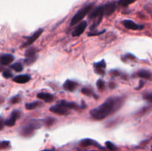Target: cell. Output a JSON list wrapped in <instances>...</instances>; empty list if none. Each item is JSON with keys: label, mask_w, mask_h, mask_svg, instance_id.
Listing matches in <instances>:
<instances>
[{"label": "cell", "mask_w": 152, "mask_h": 151, "mask_svg": "<svg viewBox=\"0 0 152 151\" xmlns=\"http://www.w3.org/2000/svg\"><path fill=\"white\" fill-rule=\"evenodd\" d=\"M2 76L4 78H10V77H12V76L13 75H12V73L10 72L9 70H4V72L2 73Z\"/></svg>", "instance_id": "obj_29"}, {"label": "cell", "mask_w": 152, "mask_h": 151, "mask_svg": "<svg viewBox=\"0 0 152 151\" xmlns=\"http://www.w3.org/2000/svg\"><path fill=\"white\" fill-rule=\"evenodd\" d=\"M37 98L39 99H42V100L45 101L46 102H50L53 101L54 96H53V95L50 94V93H39L37 94Z\"/></svg>", "instance_id": "obj_17"}, {"label": "cell", "mask_w": 152, "mask_h": 151, "mask_svg": "<svg viewBox=\"0 0 152 151\" xmlns=\"http://www.w3.org/2000/svg\"><path fill=\"white\" fill-rule=\"evenodd\" d=\"M42 126V124L40 123L37 122V121H29L28 123H27L25 126L21 128L19 133L22 135V136H25V137H28V136H31V135L34 134V131L37 129L40 128Z\"/></svg>", "instance_id": "obj_3"}, {"label": "cell", "mask_w": 152, "mask_h": 151, "mask_svg": "<svg viewBox=\"0 0 152 151\" xmlns=\"http://www.w3.org/2000/svg\"><path fill=\"white\" fill-rule=\"evenodd\" d=\"M151 151H152V146H151Z\"/></svg>", "instance_id": "obj_37"}, {"label": "cell", "mask_w": 152, "mask_h": 151, "mask_svg": "<svg viewBox=\"0 0 152 151\" xmlns=\"http://www.w3.org/2000/svg\"><path fill=\"white\" fill-rule=\"evenodd\" d=\"M19 116H20V112L19 110L13 111L12 113L10 114V116L7 120H5L4 124L7 127H12L14 125L16 121L19 118Z\"/></svg>", "instance_id": "obj_6"}, {"label": "cell", "mask_w": 152, "mask_h": 151, "mask_svg": "<svg viewBox=\"0 0 152 151\" xmlns=\"http://www.w3.org/2000/svg\"><path fill=\"white\" fill-rule=\"evenodd\" d=\"M143 85H144V81H142V80H140V85L138 86L137 88L136 89L137 90H140V89L143 87Z\"/></svg>", "instance_id": "obj_33"}, {"label": "cell", "mask_w": 152, "mask_h": 151, "mask_svg": "<svg viewBox=\"0 0 152 151\" xmlns=\"http://www.w3.org/2000/svg\"><path fill=\"white\" fill-rule=\"evenodd\" d=\"M14 60V57L13 55L5 53V54L1 55V59H0V63L1 65H7L11 63Z\"/></svg>", "instance_id": "obj_14"}, {"label": "cell", "mask_w": 152, "mask_h": 151, "mask_svg": "<svg viewBox=\"0 0 152 151\" xmlns=\"http://www.w3.org/2000/svg\"><path fill=\"white\" fill-rule=\"evenodd\" d=\"M94 4H89L88 5H86V7H83V8L80 9L77 13L74 16V17L72 18L71 21V25H75L77 24H78L79 22H80L82 21V19L86 16V15L88 14L91 11V9L93 7Z\"/></svg>", "instance_id": "obj_4"}, {"label": "cell", "mask_w": 152, "mask_h": 151, "mask_svg": "<svg viewBox=\"0 0 152 151\" xmlns=\"http://www.w3.org/2000/svg\"><path fill=\"white\" fill-rule=\"evenodd\" d=\"M42 151H55L54 150H48V149H46V150H42Z\"/></svg>", "instance_id": "obj_35"}, {"label": "cell", "mask_w": 152, "mask_h": 151, "mask_svg": "<svg viewBox=\"0 0 152 151\" xmlns=\"http://www.w3.org/2000/svg\"><path fill=\"white\" fill-rule=\"evenodd\" d=\"M137 76L139 77H140V78H145V79H151L152 77L151 73L149 70H148L145 69L140 70L138 71Z\"/></svg>", "instance_id": "obj_18"}, {"label": "cell", "mask_w": 152, "mask_h": 151, "mask_svg": "<svg viewBox=\"0 0 152 151\" xmlns=\"http://www.w3.org/2000/svg\"><path fill=\"white\" fill-rule=\"evenodd\" d=\"M50 112L53 113L55 114H57V115H68L70 113L69 109L65 107L64 106H62V105L57 104L56 105H54V106H52L50 108Z\"/></svg>", "instance_id": "obj_5"}, {"label": "cell", "mask_w": 152, "mask_h": 151, "mask_svg": "<svg viewBox=\"0 0 152 151\" xmlns=\"http://www.w3.org/2000/svg\"><path fill=\"white\" fill-rule=\"evenodd\" d=\"M143 99L148 102H152V93H147L144 94Z\"/></svg>", "instance_id": "obj_30"}, {"label": "cell", "mask_w": 152, "mask_h": 151, "mask_svg": "<svg viewBox=\"0 0 152 151\" xmlns=\"http://www.w3.org/2000/svg\"><path fill=\"white\" fill-rule=\"evenodd\" d=\"M105 30L102 31H100V32H97V33H95V32H93V33H88V36H99L100 35V34L103 33L104 32H105Z\"/></svg>", "instance_id": "obj_32"}, {"label": "cell", "mask_w": 152, "mask_h": 151, "mask_svg": "<svg viewBox=\"0 0 152 151\" xmlns=\"http://www.w3.org/2000/svg\"><path fill=\"white\" fill-rule=\"evenodd\" d=\"M123 25L126 27L127 29L132 30H137L143 29V25H140L131 20H125L123 22Z\"/></svg>", "instance_id": "obj_8"}, {"label": "cell", "mask_w": 152, "mask_h": 151, "mask_svg": "<svg viewBox=\"0 0 152 151\" xmlns=\"http://www.w3.org/2000/svg\"><path fill=\"white\" fill-rule=\"evenodd\" d=\"M58 104L60 105H62V106H64L65 107L68 108V109H69V110H71H71H78L80 108V105H77V104L75 103V102H67V101H65V100L59 101V102H58Z\"/></svg>", "instance_id": "obj_13"}, {"label": "cell", "mask_w": 152, "mask_h": 151, "mask_svg": "<svg viewBox=\"0 0 152 151\" xmlns=\"http://www.w3.org/2000/svg\"><path fill=\"white\" fill-rule=\"evenodd\" d=\"M109 86L111 88H114V87H115V84H114V83H113V84L112 83H110Z\"/></svg>", "instance_id": "obj_34"}, {"label": "cell", "mask_w": 152, "mask_h": 151, "mask_svg": "<svg viewBox=\"0 0 152 151\" xmlns=\"http://www.w3.org/2000/svg\"><path fill=\"white\" fill-rule=\"evenodd\" d=\"M105 145H106L107 148H108V149H109L110 150H117V147H116L115 145L112 143V142H109V141H108V142H105Z\"/></svg>", "instance_id": "obj_27"}, {"label": "cell", "mask_w": 152, "mask_h": 151, "mask_svg": "<svg viewBox=\"0 0 152 151\" xmlns=\"http://www.w3.org/2000/svg\"><path fill=\"white\" fill-rule=\"evenodd\" d=\"M19 102H20V96H19V95L13 96V97H12L11 99H10V104H16Z\"/></svg>", "instance_id": "obj_28"}, {"label": "cell", "mask_w": 152, "mask_h": 151, "mask_svg": "<svg viewBox=\"0 0 152 151\" xmlns=\"http://www.w3.org/2000/svg\"><path fill=\"white\" fill-rule=\"evenodd\" d=\"M31 79V76L29 75H19L16 76V77L13 78V81L19 84H24V83H27L29 80Z\"/></svg>", "instance_id": "obj_16"}, {"label": "cell", "mask_w": 152, "mask_h": 151, "mask_svg": "<svg viewBox=\"0 0 152 151\" xmlns=\"http://www.w3.org/2000/svg\"><path fill=\"white\" fill-rule=\"evenodd\" d=\"M137 0H119L118 3L119 4H120L121 6H123V7H127L129 4H132V3L135 2Z\"/></svg>", "instance_id": "obj_24"}, {"label": "cell", "mask_w": 152, "mask_h": 151, "mask_svg": "<svg viewBox=\"0 0 152 151\" xmlns=\"http://www.w3.org/2000/svg\"><path fill=\"white\" fill-rule=\"evenodd\" d=\"M86 28H87V22H85V21L81 22L74 30V31L72 32V36L74 37L80 36L84 32Z\"/></svg>", "instance_id": "obj_10"}, {"label": "cell", "mask_w": 152, "mask_h": 151, "mask_svg": "<svg viewBox=\"0 0 152 151\" xmlns=\"http://www.w3.org/2000/svg\"><path fill=\"white\" fill-rule=\"evenodd\" d=\"M82 93L88 96H93L94 98L98 97V96H96V94L94 93L93 90H91V89H89V88H88V87H84V88L82 89Z\"/></svg>", "instance_id": "obj_21"}, {"label": "cell", "mask_w": 152, "mask_h": 151, "mask_svg": "<svg viewBox=\"0 0 152 151\" xmlns=\"http://www.w3.org/2000/svg\"><path fill=\"white\" fill-rule=\"evenodd\" d=\"M42 105V102H31V103H28L26 104L25 105V107H26L27 110H34L35 108L38 107L39 106Z\"/></svg>", "instance_id": "obj_19"}, {"label": "cell", "mask_w": 152, "mask_h": 151, "mask_svg": "<svg viewBox=\"0 0 152 151\" xmlns=\"http://www.w3.org/2000/svg\"><path fill=\"white\" fill-rule=\"evenodd\" d=\"M103 16H105L103 6H98L91 11L90 14H89V19H94L95 20L93 25L91 26V30H93L99 26V24L102 22Z\"/></svg>", "instance_id": "obj_2"}, {"label": "cell", "mask_w": 152, "mask_h": 151, "mask_svg": "<svg viewBox=\"0 0 152 151\" xmlns=\"http://www.w3.org/2000/svg\"><path fill=\"white\" fill-rule=\"evenodd\" d=\"M55 121H56L55 118H51V117H48L47 118H45V119L44 120V123L46 126L50 127V126H51L52 124L55 122Z\"/></svg>", "instance_id": "obj_25"}, {"label": "cell", "mask_w": 152, "mask_h": 151, "mask_svg": "<svg viewBox=\"0 0 152 151\" xmlns=\"http://www.w3.org/2000/svg\"><path fill=\"white\" fill-rule=\"evenodd\" d=\"M10 68L14 70L16 72H21L23 70V65L21 63H19V62H16V63H14L10 66Z\"/></svg>", "instance_id": "obj_22"}, {"label": "cell", "mask_w": 152, "mask_h": 151, "mask_svg": "<svg viewBox=\"0 0 152 151\" xmlns=\"http://www.w3.org/2000/svg\"><path fill=\"white\" fill-rule=\"evenodd\" d=\"M125 100V97L123 96L109 97L102 105L91 110V115L95 120L104 119L118 111L124 104Z\"/></svg>", "instance_id": "obj_1"}, {"label": "cell", "mask_w": 152, "mask_h": 151, "mask_svg": "<svg viewBox=\"0 0 152 151\" xmlns=\"http://www.w3.org/2000/svg\"><path fill=\"white\" fill-rule=\"evenodd\" d=\"M96 86H97L98 89L99 90H103L105 89V82L103 81L102 79H99L96 82Z\"/></svg>", "instance_id": "obj_26"}, {"label": "cell", "mask_w": 152, "mask_h": 151, "mask_svg": "<svg viewBox=\"0 0 152 151\" xmlns=\"http://www.w3.org/2000/svg\"><path fill=\"white\" fill-rule=\"evenodd\" d=\"M77 87V83L71 80H67L63 84V87L65 90L68 91H74Z\"/></svg>", "instance_id": "obj_15"}, {"label": "cell", "mask_w": 152, "mask_h": 151, "mask_svg": "<svg viewBox=\"0 0 152 151\" xmlns=\"http://www.w3.org/2000/svg\"><path fill=\"white\" fill-rule=\"evenodd\" d=\"M42 32H43L42 28H39V29L37 30L36 31V32L34 33L33 34L31 37H29V38H28V40H27L26 42H25L23 44H22V47H28V46L31 45V44H32L33 43H34V41H35L36 40H37V38L40 36V35L42 33Z\"/></svg>", "instance_id": "obj_7"}, {"label": "cell", "mask_w": 152, "mask_h": 151, "mask_svg": "<svg viewBox=\"0 0 152 151\" xmlns=\"http://www.w3.org/2000/svg\"><path fill=\"white\" fill-rule=\"evenodd\" d=\"M10 145V142L8 141H3L1 142V149H4Z\"/></svg>", "instance_id": "obj_31"}, {"label": "cell", "mask_w": 152, "mask_h": 151, "mask_svg": "<svg viewBox=\"0 0 152 151\" xmlns=\"http://www.w3.org/2000/svg\"><path fill=\"white\" fill-rule=\"evenodd\" d=\"M103 7L105 16H109L115 11L116 8H117V5H116V4L114 2H110L103 5Z\"/></svg>", "instance_id": "obj_12"}, {"label": "cell", "mask_w": 152, "mask_h": 151, "mask_svg": "<svg viewBox=\"0 0 152 151\" xmlns=\"http://www.w3.org/2000/svg\"><path fill=\"white\" fill-rule=\"evenodd\" d=\"M37 57H38V55H36V56H31V57H27L25 59V63L27 65H32L34 62H35L37 60Z\"/></svg>", "instance_id": "obj_23"}, {"label": "cell", "mask_w": 152, "mask_h": 151, "mask_svg": "<svg viewBox=\"0 0 152 151\" xmlns=\"http://www.w3.org/2000/svg\"><path fill=\"white\" fill-rule=\"evenodd\" d=\"M80 145L81 147H88V146H95L96 147L102 148V147L96 141L91 139H85L80 141Z\"/></svg>", "instance_id": "obj_11"}, {"label": "cell", "mask_w": 152, "mask_h": 151, "mask_svg": "<svg viewBox=\"0 0 152 151\" xmlns=\"http://www.w3.org/2000/svg\"><path fill=\"white\" fill-rule=\"evenodd\" d=\"M94 71L96 73L99 75H104L105 74V69L106 68V63L105 60H102L99 62H96L94 64Z\"/></svg>", "instance_id": "obj_9"}, {"label": "cell", "mask_w": 152, "mask_h": 151, "mask_svg": "<svg viewBox=\"0 0 152 151\" xmlns=\"http://www.w3.org/2000/svg\"><path fill=\"white\" fill-rule=\"evenodd\" d=\"M90 151H96V150H90Z\"/></svg>", "instance_id": "obj_36"}, {"label": "cell", "mask_w": 152, "mask_h": 151, "mask_svg": "<svg viewBox=\"0 0 152 151\" xmlns=\"http://www.w3.org/2000/svg\"><path fill=\"white\" fill-rule=\"evenodd\" d=\"M37 49L34 48V47H30V48H28V50L25 51V58L36 56V55H37Z\"/></svg>", "instance_id": "obj_20"}]
</instances>
